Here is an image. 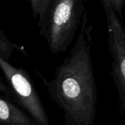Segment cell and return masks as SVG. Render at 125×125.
Instances as JSON below:
<instances>
[{
    "label": "cell",
    "instance_id": "obj_1",
    "mask_svg": "<svg viewBox=\"0 0 125 125\" xmlns=\"http://www.w3.org/2000/svg\"><path fill=\"white\" fill-rule=\"evenodd\" d=\"M80 32L70 53L56 69L46 84L49 96L63 112L66 125H94L97 93L91 45V27L86 13Z\"/></svg>",
    "mask_w": 125,
    "mask_h": 125
},
{
    "label": "cell",
    "instance_id": "obj_2",
    "mask_svg": "<svg viewBox=\"0 0 125 125\" xmlns=\"http://www.w3.org/2000/svg\"><path fill=\"white\" fill-rule=\"evenodd\" d=\"M84 10V0L50 1L38 26L52 54L67 51L81 24Z\"/></svg>",
    "mask_w": 125,
    "mask_h": 125
},
{
    "label": "cell",
    "instance_id": "obj_3",
    "mask_svg": "<svg viewBox=\"0 0 125 125\" xmlns=\"http://www.w3.org/2000/svg\"><path fill=\"white\" fill-rule=\"evenodd\" d=\"M0 69L11 90L13 101L37 125H49L46 111L27 71L13 66L1 57Z\"/></svg>",
    "mask_w": 125,
    "mask_h": 125
},
{
    "label": "cell",
    "instance_id": "obj_4",
    "mask_svg": "<svg viewBox=\"0 0 125 125\" xmlns=\"http://www.w3.org/2000/svg\"><path fill=\"white\" fill-rule=\"evenodd\" d=\"M108 44L112 56L111 75L117 89L121 107L125 113V27L110 7H104Z\"/></svg>",
    "mask_w": 125,
    "mask_h": 125
},
{
    "label": "cell",
    "instance_id": "obj_5",
    "mask_svg": "<svg viewBox=\"0 0 125 125\" xmlns=\"http://www.w3.org/2000/svg\"><path fill=\"white\" fill-rule=\"evenodd\" d=\"M0 125H37L15 102L0 95Z\"/></svg>",
    "mask_w": 125,
    "mask_h": 125
},
{
    "label": "cell",
    "instance_id": "obj_6",
    "mask_svg": "<svg viewBox=\"0 0 125 125\" xmlns=\"http://www.w3.org/2000/svg\"><path fill=\"white\" fill-rule=\"evenodd\" d=\"M15 49L24 52L22 46H19L11 42L5 32L0 29V57L8 61Z\"/></svg>",
    "mask_w": 125,
    "mask_h": 125
},
{
    "label": "cell",
    "instance_id": "obj_7",
    "mask_svg": "<svg viewBox=\"0 0 125 125\" xmlns=\"http://www.w3.org/2000/svg\"><path fill=\"white\" fill-rule=\"evenodd\" d=\"M35 19L38 20L43 16L51 0H27Z\"/></svg>",
    "mask_w": 125,
    "mask_h": 125
},
{
    "label": "cell",
    "instance_id": "obj_8",
    "mask_svg": "<svg viewBox=\"0 0 125 125\" xmlns=\"http://www.w3.org/2000/svg\"><path fill=\"white\" fill-rule=\"evenodd\" d=\"M102 3L103 7L111 8L115 13L121 15L124 5V0H99Z\"/></svg>",
    "mask_w": 125,
    "mask_h": 125
},
{
    "label": "cell",
    "instance_id": "obj_9",
    "mask_svg": "<svg viewBox=\"0 0 125 125\" xmlns=\"http://www.w3.org/2000/svg\"><path fill=\"white\" fill-rule=\"evenodd\" d=\"M0 94H3L5 97L8 99L13 101V94L11 92V90L5 81L1 76H0ZM14 102V101H13Z\"/></svg>",
    "mask_w": 125,
    "mask_h": 125
}]
</instances>
